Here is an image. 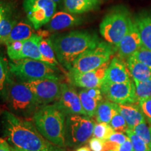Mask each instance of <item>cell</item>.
I'll list each match as a JSON object with an SVG mask.
<instances>
[{
  "instance_id": "20",
  "label": "cell",
  "mask_w": 151,
  "mask_h": 151,
  "mask_svg": "<svg viewBox=\"0 0 151 151\" xmlns=\"http://www.w3.org/2000/svg\"><path fill=\"white\" fill-rule=\"evenodd\" d=\"M127 65L134 81H144L151 78L150 69L139 61L133 55L127 60Z\"/></svg>"
},
{
  "instance_id": "28",
  "label": "cell",
  "mask_w": 151,
  "mask_h": 151,
  "mask_svg": "<svg viewBox=\"0 0 151 151\" xmlns=\"http://www.w3.org/2000/svg\"><path fill=\"white\" fill-rule=\"evenodd\" d=\"M136 134L139 136L146 143L148 148L151 150V124H148L146 121L141 122L135 127L132 128Z\"/></svg>"
},
{
  "instance_id": "3",
  "label": "cell",
  "mask_w": 151,
  "mask_h": 151,
  "mask_svg": "<svg viewBox=\"0 0 151 151\" xmlns=\"http://www.w3.org/2000/svg\"><path fill=\"white\" fill-rule=\"evenodd\" d=\"M65 116L55 104L46 105L36 111L33 120L38 131L55 146L65 144Z\"/></svg>"
},
{
  "instance_id": "37",
  "label": "cell",
  "mask_w": 151,
  "mask_h": 151,
  "mask_svg": "<svg viewBox=\"0 0 151 151\" xmlns=\"http://www.w3.org/2000/svg\"><path fill=\"white\" fill-rule=\"evenodd\" d=\"M129 139L128 136H126L123 132H115L109 138V139L107 140L113 141V142L119 143V144L121 145L122 143H123L124 141H127Z\"/></svg>"
},
{
  "instance_id": "39",
  "label": "cell",
  "mask_w": 151,
  "mask_h": 151,
  "mask_svg": "<svg viewBox=\"0 0 151 151\" xmlns=\"http://www.w3.org/2000/svg\"><path fill=\"white\" fill-rule=\"evenodd\" d=\"M133 150V147L131 141H130L129 138L127 141H125L123 143L120 145L119 151H132Z\"/></svg>"
},
{
  "instance_id": "6",
  "label": "cell",
  "mask_w": 151,
  "mask_h": 151,
  "mask_svg": "<svg viewBox=\"0 0 151 151\" xmlns=\"http://www.w3.org/2000/svg\"><path fill=\"white\" fill-rule=\"evenodd\" d=\"M116 52L114 47L106 41H100L94 48L80 55L73 62L69 72L84 73L97 69L110 61Z\"/></svg>"
},
{
  "instance_id": "4",
  "label": "cell",
  "mask_w": 151,
  "mask_h": 151,
  "mask_svg": "<svg viewBox=\"0 0 151 151\" xmlns=\"http://www.w3.org/2000/svg\"><path fill=\"white\" fill-rule=\"evenodd\" d=\"M134 20L127 9L118 7L105 16L99 25V32L106 42L114 47L118 46L131 28Z\"/></svg>"
},
{
  "instance_id": "26",
  "label": "cell",
  "mask_w": 151,
  "mask_h": 151,
  "mask_svg": "<svg viewBox=\"0 0 151 151\" xmlns=\"http://www.w3.org/2000/svg\"><path fill=\"white\" fill-rule=\"evenodd\" d=\"M79 97H80L81 104L83 108L86 111L87 116L89 118H92L95 116L96 110H97V106L99 102H98L96 99L90 97L88 95L86 90H81L78 93Z\"/></svg>"
},
{
  "instance_id": "16",
  "label": "cell",
  "mask_w": 151,
  "mask_h": 151,
  "mask_svg": "<svg viewBox=\"0 0 151 151\" xmlns=\"http://www.w3.org/2000/svg\"><path fill=\"white\" fill-rule=\"evenodd\" d=\"M83 20L80 17L68 12H57L46 24V27L52 32L67 29L79 25L82 23Z\"/></svg>"
},
{
  "instance_id": "44",
  "label": "cell",
  "mask_w": 151,
  "mask_h": 151,
  "mask_svg": "<svg viewBox=\"0 0 151 151\" xmlns=\"http://www.w3.org/2000/svg\"><path fill=\"white\" fill-rule=\"evenodd\" d=\"M12 151H27V150H22V149H18V148H11Z\"/></svg>"
},
{
  "instance_id": "25",
  "label": "cell",
  "mask_w": 151,
  "mask_h": 151,
  "mask_svg": "<svg viewBox=\"0 0 151 151\" xmlns=\"http://www.w3.org/2000/svg\"><path fill=\"white\" fill-rule=\"evenodd\" d=\"M39 50H40L41 57H42L43 62H46L52 67H56L59 65L51 39H44L41 37L39 41Z\"/></svg>"
},
{
  "instance_id": "8",
  "label": "cell",
  "mask_w": 151,
  "mask_h": 151,
  "mask_svg": "<svg viewBox=\"0 0 151 151\" xmlns=\"http://www.w3.org/2000/svg\"><path fill=\"white\" fill-rule=\"evenodd\" d=\"M23 9L33 27L38 29L48 23L55 14L57 4L52 0H24Z\"/></svg>"
},
{
  "instance_id": "30",
  "label": "cell",
  "mask_w": 151,
  "mask_h": 151,
  "mask_svg": "<svg viewBox=\"0 0 151 151\" xmlns=\"http://www.w3.org/2000/svg\"><path fill=\"white\" fill-rule=\"evenodd\" d=\"M125 133L131 141L134 151H151L146 143L132 129L128 128Z\"/></svg>"
},
{
  "instance_id": "34",
  "label": "cell",
  "mask_w": 151,
  "mask_h": 151,
  "mask_svg": "<svg viewBox=\"0 0 151 151\" xmlns=\"http://www.w3.org/2000/svg\"><path fill=\"white\" fill-rule=\"evenodd\" d=\"M8 81V67L4 58L0 54V92L4 89Z\"/></svg>"
},
{
  "instance_id": "18",
  "label": "cell",
  "mask_w": 151,
  "mask_h": 151,
  "mask_svg": "<svg viewBox=\"0 0 151 151\" xmlns=\"http://www.w3.org/2000/svg\"><path fill=\"white\" fill-rule=\"evenodd\" d=\"M99 0H64V8L69 14L79 15L93 10Z\"/></svg>"
},
{
  "instance_id": "21",
  "label": "cell",
  "mask_w": 151,
  "mask_h": 151,
  "mask_svg": "<svg viewBox=\"0 0 151 151\" xmlns=\"http://www.w3.org/2000/svg\"><path fill=\"white\" fill-rule=\"evenodd\" d=\"M41 38V36L33 35L29 39L23 41V45L20 54V60L30 58V59L42 61V57L39 50V41Z\"/></svg>"
},
{
  "instance_id": "46",
  "label": "cell",
  "mask_w": 151,
  "mask_h": 151,
  "mask_svg": "<svg viewBox=\"0 0 151 151\" xmlns=\"http://www.w3.org/2000/svg\"><path fill=\"white\" fill-rule=\"evenodd\" d=\"M132 151H134V150H132Z\"/></svg>"
},
{
  "instance_id": "24",
  "label": "cell",
  "mask_w": 151,
  "mask_h": 151,
  "mask_svg": "<svg viewBox=\"0 0 151 151\" xmlns=\"http://www.w3.org/2000/svg\"><path fill=\"white\" fill-rule=\"evenodd\" d=\"M13 13L14 11L10 6L4 4V14L0 26V43H5L11 30L17 24V20Z\"/></svg>"
},
{
  "instance_id": "7",
  "label": "cell",
  "mask_w": 151,
  "mask_h": 151,
  "mask_svg": "<svg viewBox=\"0 0 151 151\" xmlns=\"http://www.w3.org/2000/svg\"><path fill=\"white\" fill-rule=\"evenodd\" d=\"M94 125V122L88 116H68L65 124L66 146L78 147L85 144L92 136Z\"/></svg>"
},
{
  "instance_id": "13",
  "label": "cell",
  "mask_w": 151,
  "mask_h": 151,
  "mask_svg": "<svg viewBox=\"0 0 151 151\" xmlns=\"http://www.w3.org/2000/svg\"><path fill=\"white\" fill-rule=\"evenodd\" d=\"M55 104L66 116L81 115L87 116L79 95L72 86L67 83H62L61 94Z\"/></svg>"
},
{
  "instance_id": "19",
  "label": "cell",
  "mask_w": 151,
  "mask_h": 151,
  "mask_svg": "<svg viewBox=\"0 0 151 151\" xmlns=\"http://www.w3.org/2000/svg\"><path fill=\"white\" fill-rule=\"evenodd\" d=\"M134 22L140 33L142 46L151 50V14L140 15Z\"/></svg>"
},
{
  "instance_id": "42",
  "label": "cell",
  "mask_w": 151,
  "mask_h": 151,
  "mask_svg": "<svg viewBox=\"0 0 151 151\" xmlns=\"http://www.w3.org/2000/svg\"><path fill=\"white\" fill-rule=\"evenodd\" d=\"M50 151H69V150H67L65 148H61V147L58 146H54L52 144L51 147H50Z\"/></svg>"
},
{
  "instance_id": "10",
  "label": "cell",
  "mask_w": 151,
  "mask_h": 151,
  "mask_svg": "<svg viewBox=\"0 0 151 151\" xmlns=\"http://www.w3.org/2000/svg\"><path fill=\"white\" fill-rule=\"evenodd\" d=\"M7 93L9 103L15 111L27 112L39 105L35 94L24 83L10 84Z\"/></svg>"
},
{
  "instance_id": "23",
  "label": "cell",
  "mask_w": 151,
  "mask_h": 151,
  "mask_svg": "<svg viewBox=\"0 0 151 151\" xmlns=\"http://www.w3.org/2000/svg\"><path fill=\"white\" fill-rule=\"evenodd\" d=\"M33 35V29L31 24L24 21L17 22L9 34L5 44L16 41H24L29 39Z\"/></svg>"
},
{
  "instance_id": "38",
  "label": "cell",
  "mask_w": 151,
  "mask_h": 151,
  "mask_svg": "<svg viewBox=\"0 0 151 151\" xmlns=\"http://www.w3.org/2000/svg\"><path fill=\"white\" fill-rule=\"evenodd\" d=\"M86 91L88 92V95L90 97L96 99L98 102L102 101L103 99V94L101 92V88H89V89H86Z\"/></svg>"
},
{
  "instance_id": "12",
  "label": "cell",
  "mask_w": 151,
  "mask_h": 151,
  "mask_svg": "<svg viewBox=\"0 0 151 151\" xmlns=\"http://www.w3.org/2000/svg\"><path fill=\"white\" fill-rule=\"evenodd\" d=\"M110 61L106 62L101 67L94 70L84 73L69 72V78L71 84L73 86L86 88H101L104 81L106 71L108 68Z\"/></svg>"
},
{
  "instance_id": "15",
  "label": "cell",
  "mask_w": 151,
  "mask_h": 151,
  "mask_svg": "<svg viewBox=\"0 0 151 151\" xmlns=\"http://www.w3.org/2000/svg\"><path fill=\"white\" fill-rule=\"evenodd\" d=\"M127 65L119 57H114L110 61L106 71L105 83H124L132 81Z\"/></svg>"
},
{
  "instance_id": "22",
  "label": "cell",
  "mask_w": 151,
  "mask_h": 151,
  "mask_svg": "<svg viewBox=\"0 0 151 151\" xmlns=\"http://www.w3.org/2000/svg\"><path fill=\"white\" fill-rule=\"evenodd\" d=\"M118 113V104L111 101H101L99 103L96 110V120L98 122L109 124L113 117Z\"/></svg>"
},
{
  "instance_id": "41",
  "label": "cell",
  "mask_w": 151,
  "mask_h": 151,
  "mask_svg": "<svg viewBox=\"0 0 151 151\" xmlns=\"http://www.w3.org/2000/svg\"><path fill=\"white\" fill-rule=\"evenodd\" d=\"M4 14V3L0 2V26L2 22Z\"/></svg>"
},
{
  "instance_id": "36",
  "label": "cell",
  "mask_w": 151,
  "mask_h": 151,
  "mask_svg": "<svg viewBox=\"0 0 151 151\" xmlns=\"http://www.w3.org/2000/svg\"><path fill=\"white\" fill-rule=\"evenodd\" d=\"M89 147L92 151H105L104 141L93 137L89 141Z\"/></svg>"
},
{
  "instance_id": "35",
  "label": "cell",
  "mask_w": 151,
  "mask_h": 151,
  "mask_svg": "<svg viewBox=\"0 0 151 151\" xmlns=\"http://www.w3.org/2000/svg\"><path fill=\"white\" fill-rule=\"evenodd\" d=\"M138 104L143 111L146 120L151 124V97L140 100Z\"/></svg>"
},
{
  "instance_id": "40",
  "label": "cell",
  "mask_w": 151,
  "mask_h": 151,
  "mask_svg": "<svg viewBox=\"0 0 151 151\" xmlns=\"http://www.w3.org/2000/svg\"><path fill=\"white\" fill-rule=\"evenodd\" d=\"M0 151H12L7 141L0 138Z\"/></svg>"
},
{
  "instance_id": "29",
  "label": "cell",
  "mask_w": 151,
  "mask_h": 151,
  "mask_svg": "<svg viewBox=\"0 0 151 151\" xmlns=\"http://www.w3.org/2000/svg\"><path fill=\"white\" fill-rule=\"evenodd\" d=\"M115 131L110 124L106 122H98L95 124L93 130L92 136L93 137H97L98 139L106 141L114 133Z\"/></svg>"
},
{
  "instance_id": "31",
  "label": "cell",
  "mask_w": 151,
  "mask_h": 151,
  "mask_svg": "<svg viewBox=\"0 0 151 151\" xmlns=\"http://www.w3.org/2000/svg\"><path fill=\"white\" fill-rule=\"evenodd\" d=\"M23 41H16L6 44L7 54L9 58L13 61L20 60Z\"/></svg>"
},
{
  "instance_id": "43",
  "label": "cell",
  "mask_w": 151,
  "mask_h": 151,
  "mask_svg": "<svg viewBox=\"0 0 151 151\" xmlns=\"http://www.w3.org/2000/svg\"><path fill=\"white\" fill-rule=\"evenodd\" d=\"M75 151H92L91 149L90 148V147L87 146H81L79 147Z\"/></svg>"
},
{
  "instance_id": "17",
  "label": "cell",
  "mask_w": 151,
  "mask_h": 151,
  "mask_svg": "<svg viewBox=\"0 0 151 151\" xmlns=\"http://www.w3.org/2000/svg\"><path fill=\"white\" fill-rule=\"evenodd\" d=\"M118 112L123 116L127 122L129 129L146 120L138 103L118 104Z\"/></svg>"
},
{
  "instance_id": "9",
  "label": "cell",
  "mask_w": 151,
  "mask_h": 151,
  "mask_svg": "<svg viewBox=\"0 0 151 151\" xmlns=\"http://www.w3.org/2000/svg\"><path fill=\"white\" fill-rule=\"evenodd\" d=\"M23 83L35 94L39 104L58 101L60 97L62 83L58 79L45 78Z\"/></svg>"
},
{
  "instance_id": "33",
  "label": "cell",
  "mask_w": 151,
  "mask_h": 151,
  "mask_svg": "<svg viewBox=\"0 0 151 151\" xmlns=\"http://www.w3.org/2000/svg\"><path fill=\"white\" fill-rule=\"evenodd\" d=\"M137 59L146 65L151 70V50L144 47H141L133 54Z\"/></svg>"
},
{
  "instance_id": "27",
  "label": "cell",
  "mask_w": 151,
  "mask_h": 151,
  "mask_svg": "<svg viewBox=\"0 0 151 151\" xmlns=\"http://www.w3.org/2000/svg\"><path fill=\"white\" fill-rule=\"evenodd\" d=\"M134 82L137 103L141 99L151 97V78L144 81H134Z\"/></svg>"
},
{
  "instance_id": "32",
  "label": "cell",
  "mask_w": 151,
  "mask_h": 151,
  "mask_svg": "<svg viewBox=\"0 0 151 151\" xmlns=\"http://www.w3.org/2000/svg\"><path fill=\"white\" fill-rule=\"evenodd\" d=\"M109 124L115 132H126L128 129L127 122L120 113H118L113 117Z\"/></svg>"
},
{
  "instance_id": "1",
  "label": "cell",
  "mask_w": 151,
  "mask_h": 151,
  "mask_svg": "<svg viewBox=\"0 0 151 151\" xmlns=\"http://www.w3.org/2000/svg\"><path fill=\"white\" fill-rule=\"evenodd\" d=\"M3 125L6 137L14 148L27 151H50L52 143L41 134L32 122L5 111Z\"/></svg>"
},
{
  "instance_id": "11",
  "label": "cell",
  "mask_w": 151,
  "mask_h": 151,
  "mask_svg": "<svg viewBox=\"0 0 151 151\" xmlns=\"http://www.w3.org/2000/svg\"><path fill=\"white\" fill-rule=\"evenodd\" d=\"M103 96L118 104L137 102L135 85L132 81L124 83H105L101 86Z\"/></svg>"
},
{
  "instance_id": "5",
  "label": "cell",
  "mask_w": 151,
  "mask_h": 151,
  "mask_svg": "<svg viewBox=\"0 0 151 151\" xmlns=\"http://www.w3.org/2000/svg\"><path fill=\"white\" fill-rule=\"evenodd\" d=\"M9 66L10 72L23 82L45 78L60 80L55 67L40 60L24 58L14 61Z\"/></svg>"
},
{
  "instance_id": "14",
  "label": "cell",
  "mask_w": 151,
  "mask_h": 151,
  "mask_svg": "<svg viewBox=\"0 0 151 151\" xmlns=\"http://www.w3.org/2000/svg\"><path fill=\"white\" fill-rule=\"evenodd\" d=\"M141 47L142 42L140 33L134 20L131 28L116 47V51L118 52L119 58L127 60Z\"/></svg>"
},
{
  "instance_id": "45",
  "label": "cell",
  "mask_w": 151,
  "mask_h": 151,
  "mask_svg": "<svg viewBox=\"0 0 151 151\" xmlns=\"http://www.w3.org/2000/svg\"><path fill=\"white\" fill-rule=\"evenodd\" d=\"M52 1H55V2L56 4H58V3L60 2V1H61V0H52Z\"/></svg>"
},
{
  "instance_id": "2",
  "label": "cell",
  "mask_w": 151,
  "mask_h": 151,
  "mask_svg": "<svg viewBox=\"0 0 151 151\" xmlns=\"http://www.w3.org/2000/svg\"><path fill=\"white\" fill-rule=\"evenodd\" d=\"M58 62L68 71L79 56L99 43L97 36L87 31H74L50 38Z\"/></svg>"
}]
</instances>
